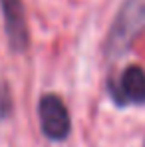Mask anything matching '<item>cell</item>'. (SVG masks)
<instances>
[{
  "label": "cell",
  "mask_w": 145,
  "mask_h": 147,
  "mask_svg": "<svg viewBox=\"0 0 145 147\" xmlns=\"http://www.w3.org/2000/svg\"><path fill=\"white\" fill-rule=\"evenodd\" d=\"M38 117H40L42 133L50 141H64L70 135L72 119H70L66 103L58 96H54V94L42 96L38 103Z\"/></svg>",
  "instance_id": "obj_2"
},
{
  "label": "cell",
  "mask_w": 145,
  "mask_h": 147,
  "mask_svg": "<svg viewBox=\"0 0 145 147\" xmlns=\"http://www.w3.org/2000/svg\"><path fill=\"white\" fill-rule=\"evenodd\" d=\"M145 32V0H125L107 34L105 52L109 58H119Z\"/></svg>",
  "instance_id": "obj_1"
},
{
  "label": "cell",
  "mask_w": 145,
  "mask_h": 147,
  "mask_svg": "<svg viewBox=\"0 0 145 147\" xmlns=\"http://www.w3.org/2000/svg\"><path fill=\"white\" fill-rule=\"evenodd\" d=\"M113 99L119 105L145 103V72L139 66H129L119 76V82L111 88Z\"/></svg>",
  "instance_id": "obj_4"
},
{
  "label": "cell",
  "mask_w": 145,
  "mask_h": 147,
  "mask_svg": "<svg viewBox=\"0 0 145 147\" xmlns=\"http://www.w3.org/2000/svg\"><path fill=\"white\" fill-rule=\"evenodd\" d=\"M10 109H12V101L8 98L6 86H2V88H0V117H6V115L10 113Z\"/></svg>",
  "instance_id": "obj_5"
},
{
  "label": "cell",
  "mask_w": 145,
  "mask_h": 147,
  "mask_svg": "<svg viewBox=\"0 0 145 147\" xmlns=\"http://www.w3.org/2000/svg\"><path fill=\"white\" fill-rule=\"evenodd\" d=\"M0 8L10 48L14 52H24L28 48V26L22 0H0Z\"/></svg>",
  "instance_id": "obj_3"
}]
</instances>
